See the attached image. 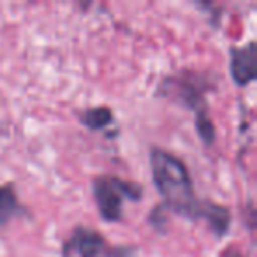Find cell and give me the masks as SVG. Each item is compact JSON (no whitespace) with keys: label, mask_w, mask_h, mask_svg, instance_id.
Returning a JSON list of instances; mask_svg holds the SVG:
<instances>
[{"label":"cell","mask_w":257,"mask_h":257,"mask_svg":"<svg viewBox=\"0 0 257 257\" xmlns=\"http://www.w3.org/2000/svg\"><path fill=\"white\" fill-rule=\"evenodd\" d=\"M152 180L161 196V206L173 215L190 222H206L211 234L225 238L231 231L232 213L227 206L210 199H197L194 182L187 164L164 148L150 150Z\"/></svg>","instance_id":"cell-1"},{"label":"cell","mask_w":257,"mask_h":257,"mask_svg":"<svg viewBox=\"0 0 257 257\" xmlns=\"http://www.w3.org/2000/svg\"><path fill=\"white\" fill-rule=\"evenodd\" d=\"M218 78L206 71L182 69L168 74L159 83L155 95L168 99L178 106L194 111V118L208 116L206 93L217 90Z\"/></svg>","instance_id":"cell-2"},{"label":"cell","mask_w":257,"mask_h":257,"mask_svg":"<svg viewBox=\"0 0 257 257\" xmlns=\"http://www.w3.org/2000/svg\"><path fill=\"white\" fill-rule=\"evenodd\" d=\"M92 194L100 218L107 224H114L123 218L125 201L140 203L145 190L140 183L116 175H99L92 182Z\"/></svg>","instance_id":"cell-3"},{"label":"cell","mask_w":257,"mask_h":257,"mask_svg":"<svg viewBox=\"0 0 257 257\" xmlns=\"http://www.w3.org/2000/svg\"><path fill=\"white\" fill-rule=\"evenodd\" d=\"M134 257L133 246H113L106 236L86 225H76L62 245V257Z\"/></svg>","instance_id":"cell-4"},{"label":"cell","mask_w":257,"mask_h":257,"mask_svg":"<svg viewBox=\"0 0 257 257\" xmlns=\"http://www.w3.org/2000/svg\"><path fill=\"white\" fill-rule=\"evenodd\" d=\"M229 71L236 86L245 88L257 78V43L250 41L245 46L229 50Z\"/></svg>","instance_id":"cell-5"},{"label":"cell","mask_w":257,"mask_h":257,"mask_svg":"<svg viewBox=\"0 0 257 257\" xmlns=\"http://www.w3.org/2000/svg\"><path fill=\"white\" fill-rule=\"evenodd\" d=\"M30 217L27 206L18 199V194L13 183L0 185V227H6L13 218Z\"/></svg>","instance_id":"cell-6"},{"label":"cell","mask_w":257,"mask_h":257,"mask_svg":"<svg viewBox=\"0 0 257 257\" xmlns=\"http://www.w3.org/2000/svg\"><path fill=\"white\" fill-rule=\"evenodd\" d=\"M114 121L113 109L107 106H97V107H88V109L79 113V123L88 131H104Z\"/></svg>","instance_id":"cell-7"},{"label":"cell","mask_w":257,"mask_h":257,"mask_svg":"<svg viewBox=\"0 0 257 257\" xmlns=\"http://www.w3.org/2000/svg\"><path fill=\"white\" fill-rule=\"evenodd\" d=\"M148 224H150L157 232L164 234L166 229H168V211H166L161 204L155 206L154 210L150 211V215H148Z\"/></svg>","instance_id":"cell-8"},{"label":"cell","mask_w":257,"mask_h":257,"mask_svg":"<svg viewBox=\"0 0 257 257\" xmlns=\"http://www.w3.org/2000/svg\"><path fill=\"white\" fill-rule=\"evenodd\" d=\"M222 257H245V255H243V253L239 252V250H236V248H227Z\"/></svg>","instance_id":"cell-9"}]
</instances>
